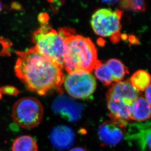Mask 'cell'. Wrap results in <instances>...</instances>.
I'll list each match as a JSON object with an SVG mask.
<instances>
[{
    "label": "cell",
    "mask_w": 151,
    "mask_h": 151,
    "mask_svg": "<svg viewBox=\"0 0 151 151\" xmlns=\"http://www.w3.org/2000/svg\"><path fill=\"white\" fill-rule=\"evenodd\" d=\"M50 141L57 149L64 150L70 148L75 140L74 132L71 127L61 125L57 126L52 130Z\"/></svg>",
    "instance_id": "obj_11"
},
{
    "label": "cell",
    "mask_w": 151,
    "mask_h": 151,
    "mask_svg": "<svg viewBox=\"0 0 151 151\" xmlns=\"http://www.w3.org/2000/svg\"><path fill=\"white\" fill-rule=\"evenodd\" d=\"M145 97L146 100L151 106V84L146 89Z\"/></svg>",
    "instance_id": "obj_20"
},
{
    "label": "cell",
    "mask_w": 151,
    "mask_h": 151,
    "mask_svg": "<svg viewBox=\"0 0 151 151\" xmlns=\"http://www.w3.org/2000/svg\"><path fill=\"white\" fill-rule=\"evenodd\" d=\"M151 116V106L142 96L137 97L131 105V119L137 122H143Z\"/></svg>",
    "instance_id": "obj_13"
},
{
    "label": "cell",
    "mask_w": 151,
    "mask_h": 151,
    "mask_svg": "<svg viewBox=\"0 0 151 151\" xmlns=\"http://www.w3.org/2000/svg\"><path fill=\"white\" fill-rule=\"evenodd\" d=\"M62 29L65 44L63 68L68 73L78 71L91 73L98 61L92 41L86 37L73 34L71 29Z\"/></svg>",
    "instance_id": "obj_2"
},
{
    "label": "cell",
    "mask_w": 151,
    "mask_h": 151,
    "mask_svg": "<svg viewBox=\"0 0 151 151\" xmlns=\"http://www.w3.org/2000/svg\"><path fill=\"white\" fill-rule=\"evenodd\" d=\"M33 41L36 50L63 68L65 44L62 29L57 32L44 23L33 33Z\"/></svg>",
    "instance_id": "obj_3"
},
{
    "label": "cell",
    "mask_w": 151,
    "mask_h": 151,
    "mask_svg": "<svg viewBox=\"0 0 151 151\" xmlns=\"http://www.w3.org/2000/svg\"><path fill=\"white\" fill-rule=\"evenodd\" d=\"M94 70L96 78L98 79L105 85H110L113 82H114L111 72L107 66L106 63H102L101 62L98 60Z\"/></svg>",
    "instance_id": "obj_17"
},
{
    "label": "cell",
    "mask_w": 151,
    "mask_h": 151,
    "mask_svg": "<svg viewBox=\"0 0 151 151\" xmlns=\"http://www.w3.org/2000/svg\"><path fill=\"white\" fill-rule=\"evenodd\" d=\"M1 9H2V4H1V2L0 1V13L1 12Z\"/></svg>",
    "instance_id": "obj_22"
},
{
    "label": "cell",
    "mask_w": 151,
    "mask_h": 151,
    "mask_svg": "<svg viewBox=\"0 0 151 151\" xmlns=\"http://www.w3.org/2000/svg\"><path fill=\"white\" fill-rule=\"evenodd\" d=\"M151 76L150 73L144 70H138L131 77L130 82L138 91H144L150 85Z\"/></svg>",
    "instance_id": "obj_15"
},
{
    "label": "cell",
    "mask_w": 151,
    "mask_h": 151,
    "mask_svg": "<svg viewBox=\"0 0 151 151\" xmlns=\"http://www.w3.org/2000/svg\"><path fill=\"white\" fill-rule=\"evenodd\" d=\"M63 84L71 97L82 100L89 98L95 91L97 86L94 76L85 71L69 73L64 77Z\"/></svg>",
    "instance_id": "obj_5"
},
{
    "label": "cell",
    "mask_w": 151,
    "mask_h": 151,
    "mask_svg": "<svg viewBox=\"0 0 151 151\" xmlns=\"http://www.w3.org/2000/svg\"><path fill=\"white\" fill-rule=\"evenodd\" d=\"M122 12L119 9H101L91 17V24L96 34L102 37H113L119 35Z\"/></svg>",
    "instance_id": "obj_6"
},
{
    "label": "cell",
    "mask_w": 151,
    "mask_h": 151,
    "mask_svg": "<svg viewBox=\"0 0 151 151\" xmlns=\"http://www.w3.org/2000/svg\"><path fill=\"white\" fill-rule=\"evenodd\" d=\"M17 90L14 87L11 86H4L0 88L1 94H8V95H16L17 94Z\"/></svg>",
    "instance_id": "obj_19"
},
{
    "label": "cell",
    "mask_w": 151,
    "mask_h": 151,
    "mask_svg": "<svg viewBox=\"0 0 151 151\" xmlns=\"http://www.w3.org/2000/svg\"><path fill=\"white\" fill-rule=\"evenodd\" d=\"M121 9L134 12H144L146 5L145 1L139 0H125L119 1Z\"/></svg>",
    "instance_id": "obj_18"
},
{
    "label": "cell",
    "mask_w": 151,
    "mask_h": 151,
    "mask_svg": "<svg viewBox=\"0 0 151 151\" xmlns=\"http://www.w3.org/2000/svg\"><path fill=\"white\" fill-rule=\"evenodd\" d=\"M12 151H38L36 141L30 135H23L18 137L13 141Z\"/></svg>",
    "instance_id": "obj_14"
},
{
    "label": "cell",
    "mask_w": 151,
    "mask_h": 151,
    "mask_svg": "<svg viewBox=\"0 0 151 151\" xmlns=\"http://www.w3.org/2000/svg\"><path fill=\"white\" fill-rule=\"evenodd\" d=\"M44 116L43 105L34 97H23L17 100L12 109L13 121L25 129L37 127L41 122Z\"/></svg>",
    "instance_id": "obj_4"
},
{
    "label": "cell",
    "mask_w": 151,
    "mask_h": 151,
    "mask_svg": "<svg viewBox=\"0 0 151 151\" xmlns=\"http://www.w3.org/2000/svg\"><path fill=\"white\" fill-rule=\"evenodd\" d=\"M125 139L129 142L134 143L141 151L147 148L151 150V121L130 124Z\"/></svg>",
    "instance_id": "obj_7"
},
{
    "label": "cell",
    "mask_w": 151,
    "mask_h": 151,
    "mask_svg": "<svg viewBox=\"0 0 151 151\" xmlns=\"http://www.w3.org/2000/svg\"><path fill=\"white\" fill-rule=\"evenodd\" d=\"M126 131V127L111 120L104 121L99 127V137L104 145L115 146L122 140Z\"/></svg>",
    "instance_id": "obj_10"
},
{
    "label": "cell",
    "mask_w": 151,
    "mask_h": 151,
    "mask_svg": "<svg viewBox=\"0 0 151 151\" xmlns=\"http://www.w3.org/2000/svg\"><path fill=\"white\" fill-rule=\"evenodd\" d=\"M106 64L111 72L115 82L120 81L126 74L128 73V68L120 60L116 59H110Z\"/></svg>",
    "instance_id": "obj_16"
},
{
    "label": "cell",
    "mask_w": 151,
    "mask_h": 151,
    "mask_svg": "<svg viewBox=\"0 0 151 151\" xmlns=\"http://www.w3.org/2000/svg\"><path fill=\"white\" fill-rule=\"evenodd\" d=\"M54 113L71 122L78 121L81 117L83 107L81 104L66 96H59L53 102Z\"/></svg>",
    "instance_id": "obj_8"
},
{
    "label": "cell",
    "mask_w": 151,
    "mask_h": 151,
    "mask_svg": "<svg viewBox=\"0 0 151 151\" xmlns=\"http://www.w3.org/2000/svg\"><path fill=\"white\" fill-rule=\"evenodd\" d=\"M107 100L111 121L126 127L131 120V105L108 93H107Z\"/></svg>",
    "instance_id": "obj_9"
},
{
    "label": "cell",
    "mask_w": 151,
    "mask_h": 151,
    "mask_svg": "<svg viewBox=\"0 0 151 151\" xmlns=\"http://www.w3.org/2000/svg\"><path fill=\"white\" fill-rule=\"evenodd\" d=\"M17 54L15 73L28 89L40 96L61 89L65 76L60 65L34 47Z\"/></svg>",
    "instance_id": "obj_1"
},
{
    "label": "cell",
    "mask_w": 151,
    "mask_h": 151,
    "mask_svg": "<svg viewBox=\"0 0 151 151\" xmlns=\"http://www.w3.org/2000/svg\"><path fill=\"white\" fill-rule=\"evenodd\" d=\"M107 93L121 99L126 103L132 105L133 102L140 96L139 91L133 87L129 81L115 82Z\"/></svg>",
    "instance_id": "obj_12"
},
{
    "label": "cell",
    "mask_w": 151,
    "mask_h": 151,
    "mask_svg": "<svg viewBox=\"0 0 151 151\" xmlns=\"http://www.w3.org/2000/svg\"><path fill=\"white\" fill-rule=\"evenodd\" d=\"M69 151H87L86 149L82 147H75L72 148Z\"/></svg>",
    "instance_id": "obj_21"
}]
</instances>
